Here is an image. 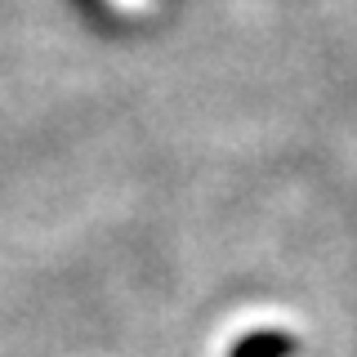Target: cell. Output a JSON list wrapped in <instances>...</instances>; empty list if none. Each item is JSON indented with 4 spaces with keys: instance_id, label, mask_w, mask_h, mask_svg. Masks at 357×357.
<instances>
[{
    "instance_id": "cell-1",
    "label": "cell",
    "mask_w": 357,
    "mask_h": 357,
    "mask_svg": "<svg viewBox=\"0 0 357 357\" xmlns=\"http://www.w3.org/2000/svg\"><path fill=\"white\" fill-rule=\"evenodd\" d=\"M76 5H85L94 18H134V14H143L148 9V0H76Z\"/></svg>"
}]
</instances>
